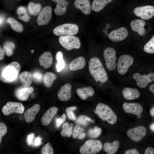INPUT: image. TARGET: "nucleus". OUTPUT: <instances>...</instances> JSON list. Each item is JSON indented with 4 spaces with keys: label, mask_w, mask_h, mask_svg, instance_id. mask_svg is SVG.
<instances>
[{
    "label": "nucleus",
    "mask_w": 154,
    "mask_h": 154,
    "mask_svg": "<svg viewBox=\"0 0 154 154\" xmlns=\"http://www.w3.org/2000/svg\"><path fill=\"white\" fill-rule=\"evenodd\" d=\"M110 25L109 24L107 23L106 24L105 28L106 29H108L110 27Z\"/></svg>",
    "instance_id": "nucleus-56"
},
{
    "label": "nucleus",
    "mask_w": 154,
    "mask_h": 154,
    "mask_svg": "<svg viewBox=\"0 0 154 154\" xmlns=\"http://www.w3.org/2000/svg\"><path fill=\"white\" fill-rule=\"evenodd\" d=\"M66 116L65 114H63L59 118L56 120V126L57 128L59 127L66 120Z\"/></svg>",
    "instance_id": "nucleus-44"
},
{
    "label": "nucleus",
    "mask_w": 154,
    "mask_h": 154,
    "mask_svg": "<svg viewBox=\"0 0 154 154\" xmlns=\"http://www.w3.org/2000/svg\"><path fill=\"white\" fill-rule=\"evenodd\" d=\"M82 129L80 126L77 124L74 127L72 133V137L74 139H76L78 137L80 130Z\"/></svg>",
    "instance_id": "nucleus-45"
},
{
    "label": "nucleus",
    "mask_w": 154,
    "mask_h": 154,
    "mask_svg": "<svg viewBox=\"0 0 154 154\" xmlns=\"http://www.w3.org/2000/svg\"><path fill=\"white\" fill-rule=\"evenodd\" d=\"M85 59L79 56L71 61L69 64V68L72 71H75L84 68L85 66Z\"/></svg>",
    "instance_id": "nucleus-24"
},
{
    "label": "nucleus",
    "mask_w": 154,
    "mask_h": 154,
    "mask_svg": "<svg viewBox=\"0 0 154 154\" xmlns=\"http://www.w3.org/2000/svg\"><path fill=\"white\" fill-rule=\"evenodd\" d=\"M7 22L9 23L12 29L18 33L23 32V27L21 23L12 17H9L7 19Z\"/></svg>",
    "instance_id": "nucleus-31"
},
{
    "label": "nucleus",
    "mask_w": 154,
    "mask_h": 154,
    "mask_svg": "<svg viewBox=\"0 0 154 154\" xmlns=\"http://www.w3.org/2000/svg\"><path fill=\"white\" fill-rule=\"evenodd\" d=\"M113 0H94L93 2L91 9L94 11L98 12L102 10L108 3Z\"/></svg>",
    "instance_id": "nucleus-29"
},
{
    "label": "nucleus",
    "mask_w": 154,
    "mask_h": 154,
    "mask_svg": "<svg viewBox=\"0 0 154 154\" xmlns=\"http://www.w3.org/2000/svg\"><path fill=\"white\" fill-rule=\"evenodd\" d=\"M21 69L20 64L13 61L8 65L3 70L0 76V80L5 83L14 80L17 77Z\"/></svg>",
    "instance_id": "nucleus-3"
},
{
    "label": "nucleus",
    "mask_w": 154,
    "mask_h": 154,
    "mask_svg": "<svg viewBox=\"0 0 154 154\" xmlns=\"http://www.w3.org/2000/svg\"><path fill=\"white\" fill-rule=\"evenodd\" d=\"M150 115L154 117V107H152L150 110Z\"/></svg>",
    "instance_id": "nucleus-53"
},
{
    "label": "nucleus",
    "mask_w": 154,
    "mask_h": 154,
    "mask_svg": "<svg viewBox=\"0 0 154 154\" xmlns=\"http://www.w3.org/2000/svg\"><path fill=\"white\" fill-rule=\"evenodd\" d=\"M133 77L136 81L137 85L141 88H145L149 83L154 81V73L153 72L147 75H142L137 73L134 74Z\"/></svg>",
    "instance_id": "nucleus-11"
},
{
    "label": "nucleus",
    "mask_w": 154,
    "mask_h": 154,
    "mask_svg": "<svg viewBox=\"0 0 154 154\" xmlns=\"http://www.w3.org/2000/svg\"><path fill=\"white\" fill-rule=\"evenodd\" d=\"M15 48V44L11 42H5L3 46V50L6 55L8 56L13 54Z\"/></svg>",
    "instance_id": "nucleus-35"
},
{
    "label": "nucleus",
    "mask_w": 154,
    "mask_h": 154,
    "mask_svg": "<svg viewBox=\"0 0 154 154\" xmlns=\"http://www.w3.org/2000/svg\"><path fill=\"white\" fill-rule=\"evenodd\" d=\"M34 137V135L33 134H32L28 136L27 141L28 142V144L30 145L31 144L32 141Z\"/></svg>",
    "instance_id": "nucleus-48"
},
{
    "label": "nucleus",
    "mask_w": 154,
    "mask_h": 154,
    "mask_svg": "<svg viewBox=\"0 0 154 154\" xmlns=\"http://www.w3.org/2000/svg\"><path fill=\"white\" fill-rule=\"evenodd\" d=\"M133 11L137 16L143 20H148L154 16V7L150 5L138 7Z\"/></svg>",
    "instance_id": "nucleus-10"
},
{
    "label": "nucleus",
    "mask_w": 154,
    "mask_h": 154,
    "mask_svg": "<svg viewBox=\"0 0 154 154\" xmlns=\"http://www.w3.org/2000/svg\"><path fill=\"white\" fill-rule=\"evenodd\" d=\"M24 109V106L21 103L8 102L3 107L2 111L4 115L7 116L12 113L23 114Z\"/></svg>",
    "instance_id": "nucleus-7"
},
{
    "label": "nucleus",
    "mask_w": 154,
    "mask_h": 154,
    "mask_svg": "<svg viewBox=\"0 0 154 154\" xmlns=\"http://www.w3.org/2000/svg\"><path fill=\"white\" fill-rule=\"evenodd\" d=\"M76 109V107L75 106L68 107L66 110V112L68 119L72 120L75 121L76 118L73 112V111Z\"/></svg>",
    "instance_id": "nucleus-39"
},
{
    "label": "nucleus",
    "mask_w": 154,
    "mask_h": 154,
    "mask_svg": "<svg viewBox=\"0 0 154 154\" xmlns=\"http://www.w3.org/2000/svg\"><path fill=\"white\" fill-rule=\"evenodd\" d=\"M74 5L75 7L81 10L86 15H89L91 12V7L89 0H75Z\"/></svg>",
    "instance_id": "nucleus-19"
},
{
    "label": "nucleus",
    "mask_w": 154,
    "mask_h": 154,
    "mask_svg": "<svg viewBox=\"0 0 154 154\" xmlns=\"http://www.w3.org/2000/svg\"><path fill=\"white\" fill-rule=\"evenodd\" d=\"M127 135L133 141L137 142L140 141L145 135L146 129L143 126H139L128 130Z\"/></svg>",
    "instance_id": "nucleus-12"
},
{
    "label": "nucleus",
    "mask_w": 154,
    "mask_h": 154,
    "mask_svg": "<svg viewBox=\"0 0 154 154\" xmlns=\"http://www.w3.org/2000/svg\"><path fill=\"white\" fill-rule=\"evenodd\" d=\"M57 63L56 64V71L58 72L61 71L64 67L65 62L63 58H60L57 59Z\"/></svg>",
    "instance_id": "nucleus-41"
},
{
    "label": "nucleus",
    "mask_w": 154,
    "mask_h": 154,
    "mask_svg": "<svg viewBox=\"0 0 154 154\" xmlns=\"http://www.w3.org/2000/svg\"><path fill=\"white\" fill-rule=\"evenodd\" d=\"M40 108V105L38 104H35L31 108L27 109L24 114L25 121L30 123L33 121L36 115L39 112Z\"/></svg>",
    "instance_id": "nucleus-18"
},
{
    "label": "nucleus",
    "mask_w": 154,
    "mask_h": 154,
    "mask_svg": "<svg viewBox=\"0 0 154 154\" xmlns=\"http://www.w3.org/2000/svg\"><path fill=\"white\" fill-rule=\"evenodd\" d=\"M150 128L152 131H154V123L150 125Z\"/></svg>",
    "instance_id": "nucleus-55"
},
{
    "label": "nucleus",
    "mask_w": 154,
    "mask_h": 154,
    "mask_svg": "<svg viewBox=\"0 0 154 154\" xmlns=\"http://www.w3.org/2000/svg\"><path fill=\"white\" fill-rule=\"evenodd\" d=\"M76 93L80 98L83 100H86L88 97L93 96L94 93L93 88L90 86L78 88Z\"/></svg>",
    "instance_id": "nucleus-25"
},
{
    "label": "nucleus",
    "mask_w": 154,
    "mask_h": 154,
    "mask_svg": "<svg viewBox=\"0 0 154 154\" xmlns=\"http://www.w3.org/2000/svg\"><path fill=\"white\" fill-rule=\"evenodd\" d=\"M104 56L107 69L110 70L115 69L116 66V60L117 59L115 49L111 47L106 48L104 52Z\"/></svg>",
    "instance_id": "nucleus-9"
},
{
    "label": "nucleus",
    "mask_w": 154,
    "mask_h": 154,
    "mask_svg": "<svg viewBox=\"0 0 154 154\" xmlns=\"http://www.w3.org/2000/svg\"><path fill=\"white\" fill-rule=\"evenodd\" d=\"M154 153V149L151 147H148L145 150V154H153Z\"/></svg>",
    "instance_id": "nucleus-47"
},
{
    "label": "nucleus",
    "mask_w": 154,
    "mask_h": 154,
    "mask_svg": "<svg viewBox=\"0 0 154 154\" xmlns=\"http://www.w3.org/2000/svg\"><path fill=\"white\" fill-rule=\"evenodd\" d=\"M40 152L42 154H53L54 151L53 148L51 145L50 143L48 142L42 148Z\"/></svg>",
    "instance_id": "nucleus-40"
},
{
    "label": "nucleus",
    "mask_w": 154,
    "mask_h": 154,
    "mask_svg": "<svg viewBox=\"0 0 154 154\" xmlns=\"http://www.w3.org/2000/svg\"><path fill=\"white\" fill-rule=\"evenodd\" d=\"M33 79L37 82H41L43 80V76L40 72L36 71L33 73Z\"/></svg>",
    "instance_id": "nucleus-43"
},
{
    "label": "nucleus",
    "mask_w": 154,
    "mask_h": 154,
    "mask_svg": "<svg viewBox=\"0 0 154 154\" xmlns=\"http://www.w3.org/2000/svg\"><path fill=\"white\" fill-rule=\"evenodd\" d=\"M90 122L94 123V120H92L89 117L83 115L79 116L75 120V122L76 124L83 126L87 125L89 122Z\"/></svg>",
    "instance_id": "nucleus-36"
},
{
    "label": "nucleus",
    "mask_w": 154,
    "mask_h": 154,
    "mask_svg": "<svg viewBox=\"0 0 154 154\" xmlns=\"http://www.w3.org/2000/svg\"><path fill=\"white\" fill-rule=\"evenodd\" d=\"M90 73L96 82L104 83L108 80L107 74L100 59L97 57H94L89 61Z\"/></svg>",
    "instance_id": "nucleus-1"
},
{
    "label": "nucleus",
    "mask_w": 154,
    "mask_h": 154,
    "mask_svg": "<svg viewBox=\"0 0 154 154\" xmlns=\"http://www.w3.org/2000/svg\"><path fill=\"white\" fill-rule=\"evenodd\" d=\"M94 112L103 121H106L109 124H114L117 121L116 114L108 105L100 103L97 105Z\"/></svg>",
    "instance_id": "nucleus-2"
},
{
    "label": "nucleus",
    "mask_w": 154,
    "mask_h": 154,
    "mask_svg": "<svg viewBox=\"0 0 154 154\" xmlns=\"http://www.w3.org/2000/svg\"><path fill=\"white\" fill-rule=\"evenodd\" d=\"M119 146V142L116 140L112 143L105 142L104 145V151L108 154H115L118 150Z\"/></svg>",
    "instance_id": "nucleus-28"
},
{
    "label": "nucleus",
    "mask_w": 154,
    "mask_h": 154,
    "mask_svg": "<svg viewBox=\"0 0 154 154\" xmlns=\"http://www.w3.org/2000/svg\"><path fill=\"white\" fill-rule=\"evenodd\" d=\"M57 111L58 109L56 107H52L49 108L44 113L41 117V121L42 124L45 126L48 125Z\"/></svg>",
    "instance_id": "nucleus-21"
},
{
    "label": "nucleus",
    "mask_w": 154,
    "mask_h": 154,
    "mask_svg": "<svg viewBox=\"0 0 154 154\" xmlns=\"http://www.w3.org/2000/svg\"><path fill=\"white\" fill-rule=\"evenodd\" d=\"M52 9L49 6L44 7L39 14L37 22L38 26L48 24L51 19Z\"/></svg>",
    "instance_id": "nucleus-14"
},
{
    "label": "nucleus",
    "mask_w": 154,
    "mask_h": 154,
    "mask_svg": "<svg viewBox=\"0 0 154 154\" xmlns=\"http://www.w3.org/2000/svg\"><path fill=\"white\" fill-rule=\"evenodd\" d=\"M41 8V5L40 3L30 2L28 5V9L29 13L33 15H37Z\"/></svg>",
    "instance_id": "nucleus-33"
},
{
    "label": "nucleus",
    "mask_w": 154,
    "mask_h": 154,
    "mask_svg": "<svg viewBox=\"0 0 154 154\" xmlns=\"http://www.w3.org/2000/svg\"><path fill=\"white\" fill-rule=\"evenodd\" d=\"M20 82L23 86L28 87L31 84L33 80V74L27 71H24L19 75Z\"/></svg>",
    "instance_id": "nucleus-27"
},
{
    "label": "nucleus",
    "mask_w": 154,
    "mask_h": 154,
    "mask_svg": "<svg viewBox=\"0 0 154 154\" xmlns=\"http://www.w3.org/2000/svg\"><path fill=\"white\" fill-rule=\"evenodd\" d=\"M149 89L154 95V84H151L150 85L149 88Z\"/></svg>",
    "instance_id": "nucleus-52"
},
{
    "label": "nucleus",
    "mask_w": 154,
    "mask_h": 154,
    "mask_svg": "<svg viewBox=\"0 0 154 154\" xmlns=\"http://www.w3.org/2000/svg\"><path fill=\"white\" fill-rule=\"evenodd\" d=\"M3 18L1 17H0V25H1L3 23Z\"/></svg>",
    "instance_id": "nucleus-57"
},
{
    "label": "nucleus",
    "mask_w": 154,
    "mask_h": 154,
    "mask_svg": "<svg viewBox=\"0 0 154 154\" xmlns=\"http://www.w3.org/2000/svg\"><path fill=\"white\" fill-rule=\"evenodd\" d=\"M79 28L77 25L73 23H65L55 27L53 33L57 36H74L78 32Z\"/></svg>",
    "instance_id": "nucleus-4"
},
{
    "label": "nucleus",
    "mask_w": 154,
    "mask_h": 154,
    "mask_svg": "<svg viewBox=\"0 0 154 154\" xmlns=\"http://www.w3.org/2000/svg\"><path fill=\"white\" fill-rule=\"evenodd\" d=\"M125 154H139V153L136 149H129L126 150L124 152Z\"/></svg>",
    "instance_id": "nucleus-46"
},
{
    "label": "nucleus",
    "mask_w": 154,
    "mask_h": 154,
    "mask_svg": "<svg viewBox=\"0 0 154 154\" xmlns=\"http://www.w3.org/2000/svg\"><path fill=\"white\" fill-rule=\"evenodd\" d=\"M71 86L67 83L62 86L58 92V99L63 101L69 100L71 97Z\"/></svg>",
    "instance_id": "nucleus-20"
},
{
    "label": "nucleus",
    "mask_w": 154,
    "mask_h": 154,
    "mask_svg": "<svg viewBox=\"0 0 154 154\" xmlns=\"http://www.w3.org/2000/svg\"><path fill=\"white\" fill-rule=\"evenodd\" d=\"M133 62V57L128 54L120 56L117 63V70L118 73L123 75L126 73L129 68L132 64Z\"/></svg>",
    "instance_id": "nucleus-8"
},
{
    "label": "nucleus",
    "mask_w": 154,
    "mask_h": 154,
    "mask_svg": "<svg viewBox=\"0 0 154 154\" xmlns=\"http://www.w3.org/2000/svg\"><path fill=\"white\" fill-rule=\"evenodd\" d=\"M31 53H33L34 52V50H32L31 51Z\"/></svg>",
    "instance_id": "nucleus-59"
},
{
    "label": "nucleus",
    "mask_w": 154,
    "mask_h": 154,
    "mask_svg": "<svg viewBox=\"0 0 154 154\" xmlns=\"http://www.w3.org/2000/svg\"><path fill=\"white\" fill-rule=\"evenodd\" d=\"M102 131L100 128L95 126L94 128L89 129L88 132V136L91 138H96L100 135Z\"/></svg>",
    "instance_id": "nucleus-38"
},
{
    "label": "nucleus",
    "mask_w": 154,
    "mask_h": 154,
    "mask_svg": "<svg viewBox=\"0 0 154 154\" xmlns=\"http://www.w3.org/2000/svg\"><path fill=\"white\" fill-rule=\"evenodd\" d=\"M145 22L143 20L136 19L132 21L130 24L131 29L136 32L140 36H144L146 33L144 26Z\"/></svg>",
    "instance_id": "nucleus-17"
},
{
    "label": "nucleus",
    "mask_w": 154,
    "mask_h": 154,
    "mask_svg": "<svg viewBox=\"0 0 154 154\" xmlns=\"http://www.w3.org/2000/svg\"><path fill=\"white\" fill-rule=\"evenodd\" d=\"M137 117L139 119L141 117V114L137 115Z\"/></svg>",
    "instance_id": "nucleus-58"
},
{
    "label": "nucleus",
    "mask_w": 154,
    "mask_h": 154,
    "mask_svg": "<svg viewBox=\"0 0 154 154\" xmlns=\"http://www.w3.org/2000/svg\"><path fill=\"white\" fill-rule=\"evenodd\" d=\"M122 93L124 98L129 100L137 99L140 97V95L137 89L129 87L124 88Z\"/></svg>",
    "instance_id": "nucleus-23"
},
{
    "label": "nucleus",
    "mask_w": 154,
    "mask_h": 154,
    "mask_svg": "<svg viewBox=\"0 0 154 154\" xmlns=\"http://www.w3.org/2000/svg\"><path fill=\"white\" fill-rule=\"evenodd\" d=\"M34 90V88L31 86H20L15 89L14 95L19 100L25 101L28 99L30 94L33 92Z\"/></svg>",
    "instance_id": "nucleus-15"
},
{
    "label": "nucleus",
    "mask_w": 154,
    "mask_h": 154,
    "mask_svg": "<svg viewBox=\"0 0 154 154\" xmlns=\"http://www.w3.org/2000/svg\"><path fill=\"white\" fill-rule=\"evenodd\" d=\"M7 127L5 124L3 123H0V144H1L2 137L6 133Z\"/></svg>",
    "instance_id": "nucleus-42"
},
{
    "label": "nucleus",
    "mask_w": 154,
    "mask_h": 154,
    "mask_svg": "<svg viewBox=\"0 0 154 154\" xmlns=\"http://www.w3.org/2000/svg\"><path fill=\"white\" fill-rule=\"evenodd\" d=\"M17 13L19 19L25 22L29 21L30 16L25 7L23 6L19 7L17 9Z\"/></svg>",
    "instance_id": "nucleus-32"
},
{
    "label": "nucleus",
    "mask_w": 154,
    "mask_h": 154,
    "mask_svg": "<svg viewBox=\"0 0 154 154\" xmlns=\"http://www.w3.org/2000/svg\"><path fill=\"white\" fill-rule=\"evenodd\" d=\"M86 134L85 133H81L78 136V139H84L85 137Z\"/></svg>",
    "instance_id": "nucleus-51"
},
{
    "label": "nucleus",
    "mask_w": 154,
    "mask_h": 154,
    "mask_svg": "<svg viewBox=\"0 0 154 154\" xmlns=\"http://www.w3.org/2000/svg\"><path fill=\"white\" fill-rule=\"evenodd\" d=\"M5 52L4 50L0 48V60H1L3 59L5 56Z\"/></svg>",
    "instance_id": "nucleus-49"
},
{
    "label": "nucleus",
    "mask_w": 154,
    "mask_h": 154,
    "mask_svg": "<svg viewBox=\"0 0 154 154\" xmlns=\"http://www.w3.org/2000/svg\"><path fill=\"white\" fill-rule=\"evenodd\" d=\"M57 78L56 75L52 72H46L43 77V81L44 85L46 88L50 87Z\"/></svg>",
    "instance_id": "nucleus-30"
},
{
    "label": "nucleus",
    "mask_w": 154,
    "mask_h": 154,
    "mask_svg": "<svg viewBox=\"0 0 154 154\" xmlns=\"http://www.w3.org/2000/svg\"><path fill=\"white\" fill-rule=\"evenodd\" d=\"M122 106L125 112L136 115L141 114L143 110L141 105L137 103L125 102Z\"/></svg>",
    "instance_id": "nucleus-16"
},
{
    "label": "nucleus",
    "mask_w": 154,
    "mask_h": 154,
    "mask_svg": "<svg viewBox=\"0 0 154 154\" xmlns=\"http://www.w3.org/2000/svg\"><path fill=\"white\" fill-rule=\"evenodd\" d=\"M58 40L60 44L68 50L79 49L81 46L80 40L78 37L74 36H60Z\"/></svg>",
    "instance_id": "nucleus-6"
},
{
    "label": "nucleus",
    "mask_w": 154,
    "mask_h": 154,
    "mask_svg": "<svg viewBox=\"0 0 154 154\" xmlns=\"http://www.w3.org/2000/svg\"><path fill=\"white\" fill-rule=\"evenodd\" d=\"M41 142V139L39 137H38L35 139V145L38 146L39 145Z\"/></svg>",
    "instance_id": "nucleus-50"
},
{
    "label": "nucleus",
    "mask_w": 154,
    "mask_h": 154,
    "mask_svg": "<svg viewBox=\"0 0 154 154\" xmlns=\"http://www.w3.org/2000/svg\"><path fill=\"white\" fill-rule=\"evenodd\" d=\"M39 62L40 66L45 69L49 68L53 62V57L52 53L49 52H45L40 56Z\"/></svg>",
    "instance_id": "nucleus-22"
},
{
    "label": "nucleus",
    "mask_w": 154,
    "mask_h": 154,
    "mask_svg": "<svg viewBox=\"0 0 154 154\" xmlns=\"http://www.w3.org/2000/svg\"><path fill=\"white\" fill-rule=\"evenodd\" d=\"M143 50L147 53H154V35L145 44L143 47Z\"/></svg>",
    "instance_id": "nucleus-37"
},
{
    "label": "nucleus",
    "mask_w": 154,
    "mask_h": 154,
    "mask_svg": "<svg viewBox=\"0 0 154 154\" xmlns=\"http://www.w3.org/2000/svg\"><path fill=\"white\" fill-rule=\"evenodd\" d=\"M57 4L54 9L55 14L58 15H64L66 10L67 7L69 4L68 2L66 0H52Z\"/></svg>",
    "instance_id": "nucleus-26"
},
{
    "label": "nucleus",
    "mask_w": 154,
    "mask_h": 154,
    "mask_svg": "<svg viewBox=\"0 0 154 154\" xmlns=\"http://www.w3.org/2000/svg\"><path fill=\"white\" fill-rule=\"evenodd\" d=\"M102 147V144L100 141L88 140L81 146L79 151L81 154H95L100 151Z\"/></svg>",
    "instance_id": "nucleus-5"
},
{
    "label": "nucleus",
    "mask_w": 154,
    "mask_h": 154,
    "mask_svg": "<svg viewBox=\"0 0 154 154\" xmlns=\"http://www.w3.org/2000/svg\"><path fill=\"white\" fill-rule=\"evenodd\" d=\"M102 32L104 33L106 35H109V34H108V30L106 29H104L102 30Z\"/></svg>",
    "instance_id": "nucleus-54"
},
{
    "label": "nucleus",
    "mask_w": 154,
    "mask_h": 154,
    "mask_svg": "<svg viewBox=\"0 0 154 154\" xmlns=\"http://www.w3.org/2000/svg\"><path fill=\"white\" fill-rule=\"evenodd\" d=\"M73 131V125H71L67 122L64 123L62 127V131L61 132V135L63 137H70L72 135Z\"/></svg>",
    "instance_id": "nucleus-34"
},
{
    "label": "nucleus",
    "mask_w": 154,
    "mask_h": 154,
    "mask_svg": "<svg viewBox=\"0 0 154 154\" xmlns=\"http://www.w3.org/2000/svg\"><path fill=\"white\" fill-rule=\"evenodd\" d=\"M128 35V31L127 29L124 27H121L111 31L108 37L111 41L118 42L125 39Z\"/></svg>",
    "instance_id": "nucleus-13"
}]
</instances>
